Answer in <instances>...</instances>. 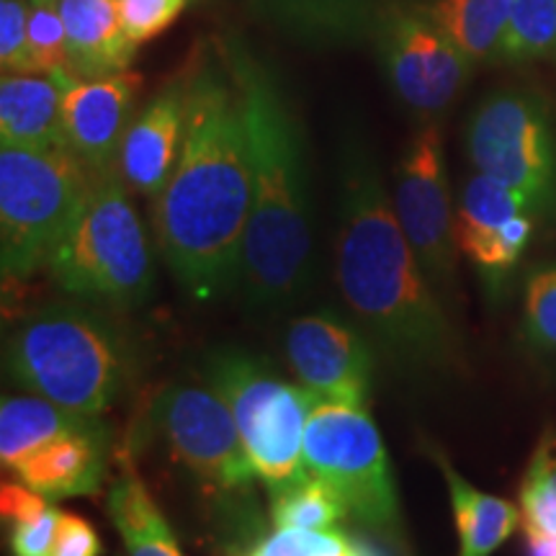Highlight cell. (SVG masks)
<instances>
[{"instance_id":"cell-18","label":"cell","mask_w":556,"mask_h":556,"mask_svg":"<svg viewBox=\"0 0 556 556\" xmlns=\"http://www.w3.org/2000/svg\"><path fill=\"white\" fill-rule=\"evenodd\" d=\"M60 11L75 78L127 73L139 47L124 31L119 0H60Z\"/></svg>"},{"instance_id":"cell-23","label":"cell","mask_w":556,"mask_h":556,"mask_svg":"<svg viewBox=\"0 0 556 556\" xmlns=\"http://www.w3.org/2000/svg\"><path fill=\"white\" fill-rule=\"evenodd\" d=\"M109 516L119 531L127 556H184L168 518L139 477L124 475L111 484Z\"/></svg>"},{"instance_id":"cell-35","label":"cell","mask_w":556,"mask_h":556,"mask_svg":"<svg viewBox=\"0 0 556 556\" xmlns=\"http://www.w3.org/2000/svg\"><path fill=\"white\" fill-rule=\"evenodd\" d=\"M348 556H394L384 544H379L377 539L366 536H348Z\"/></svg>"},{"instance_id":"cell-8","label":"cell","mask_w":556,"mask_h":556,"mask_svg":"<svg viewBox=\"0 0 556 556\" xmlns=\"http://www.w3.org/2000/svg\"><path fill=\"white\" fill-rule=\"evenodd\" d=\"M302 456L304 469L340 497L348 518H356L377 536H400L402 513L392 462L366 409L317 402L304 433Z\"/></svg>"},{"instance_id":"cell-15","label":"cell","mask_w":556,"mask_h":556,"mask_svg":"<svg viewBox=\"0 0 556 556\" xmlns=\"http://www.w3.org/2000/svg\"><path fill=\"white\" fill-rule=\"evenodd\" d=\"M139 83L142 78L129 70L106 78H73L62 83V124L67 148L88 165V170L103 173L116 168Z\"/></svg>"},{"instance_id":"cell-11","label":"cell","mask_w":556,"mask_h":556,"mask_svg":"<svg viewBox=\"0 0 556 556\" xmlns=\"http://www.w3.org/2000/svg\"><path fill=\"white\" fill-rule=\"evenodd\" d=\"M374 41L389 86L415 114L430 116L448 109L475 73V62L417 3L387 9L377 21Z\"/></svg>"},{"instance_id":"cell-16","label":"cell","mask_w":556,"mask_h":556,"mask_svg":"<svg viewBox=\"0 0 556 556\" xmlns=\"http://www.w3.org/2000/svg\"><path fill=\"white\" fill-rule=\"evenodd\" d=\"M189 114V75L165 86L131 119L116 168L129 191L155 201L176 170Z\"/></svg>"},{"instance_id":"cell-6","label":"cell","mask_w":556,"mask_h":556,"mask_svg":"<svg viewBox=\"0 0 556 556\" xmlns=\"http://www.w3.org/2000/svg\"><path fill=\"white\" fill-rule=\"evenodd\" d=\"M93 170L70 148L0 150V266L3 281L50 268L60 240L86 201Z\"/></svg>"},{"instance_id":"cell-2","label":"cell","mask_w":556,"mask_h":556,"mask_svg":"<svg viewBox=\"0 0 556 556\" xmlns=\"http://www.w3.org/2000/svg\"><path fill=\"white\" fill-rule=\"evenodd\" d=\"M225 60L238 83L250 152V214L238 294L258 312L302 302L315 283V219L302 124L276 73L242 41Z\"/></svg>"},{"instance_id":"cell-1","label":"cell","mask_w":556,"mask_h":556,"mask_svg":"<svg viewBox=\"0 0 556 556\" xmlns=\"http://www.w3.org/2000/svg\"><path fill=\"white\" fill-rule=\"evenodd\" d=\"M250 214V152L238 83L225 54L189 75L176 170L155 199V238L180 287L199 302L238 291Z\"/></svg>"},{"instance_id":"cell-34","label":"cell","mask_w":556,"mask_h":556,"mask_svg":"<svg viewBox=\"0 0 556 556\" xmlns=\"http://www.w3.org/2000/svg\"><path fill=\"white\" fill-rule=\"evenodd\" d=\"M523 531H526L528 556H556L554 533L541 531V528H536L533 523H526V520H523Z\"/></svg>"},{"instance_id":"cell-29","label":"cell","mask_w":556,"mask_h":556,"mask_svg":"<svg viewBox=\"0 0 556 556\" xmlns=\"http://www.w3.org/2000/svg\"><path fill=\"white\" fill-rule=\"evenodd\" d=\"M0 67H3V75H34L29 52V0H0Z\"/></svg>"},{"instance_id":"cell-25","label":"cell","mask_w":556,"mask_h":556,"mask_svg":"<svg viewBox=\"0 0 556 556\" xmlns=\"http://www.w3.org/2000/svg\"><path fill=\"white\" fill-rule=\"evenodd\" d=\"M556 52V0H513L497 62L523 65Z\"/></svg>"},{"instance_id":"cell-30","label":"cell","mask_w":556,"mask_h":556,"mask_svg":"<svg viewBox=\"0 0 556 556\" xmlns=\"http://www.w3.org/2000/svg\"><path fill=\"white\" fill-rule=\"evenodd\" d=\"M191 0H119L122 24L131 45L142 47L168 31Z\"/></svg>"},{"instance_id":"cell-12","label":"cell","mask_w":556,"mask_h":556,"mask_svg":"<svg viewBox=\"0 0 556 556\" xmlns=\"http://www.w3.org/2000/svg\"><path fill=\"white\" fill-rule=\"evenodd\" d=\"M394 212L417 261L438 294H448L456 287V238L454 208L448 197L446 155L443 137L435 124H422L409 137L405 152L394 168Z\"/></svg>"},{"instance_id":"cell-28","label":"cell","mask_w":556,"mask_h":556,"mask_svg":"<svg viewBox=\"0 0 556 556\" xmlns=\"http://www.w3.org/2000/svg\"><path fill=\"white\" fill-rule=\"evenodd\" d=\"M348 536L338 531L276 528L250 556H348Z\"/></svg>"},{"instance_id":"cell-24","label":"cell","mask_w":556,"mask_h":556,"mask_svg":"<svg viewBox=\"0 0 556 556\" xmlns=\"http://www.w3.org/2000/svg\"><path fill=\"white\" fill-rule=\"evenodd\" d=\"M270 518L276 528L332 531L340 520L348 518V510L323 479L302 469L270 490Z\"/></svg>"},{"instance_id":"cell-10","label":"cell","mask_w":556,"mask_h":556,"mask_svg":"<svg viewBox=\"0 0 556 556\" xmlns=\"http://www.w3.org/2000/svg\"><path fill=\"white\" fill-rule=\"evenodd\" d=\"M150 417L173 458L214 490L242 492L258 477L238 422L212 387L163 389Z\"/></svg>"},{"instance_id":"cell-20","label":"cell","mask_w":556,"mask_h":556,"mask_svg":"<svg viewBox=\"0 0 556 556\" xmlns=\"http://www.w3.org/2000/svg\"><path fill=\"white\" fill-rule=\"evenodd\" d=\"M435 462L446 477L451 507L456 518L458 556H492L520 523V513L507 500L477 490L435 451Z\"/></svg>"},{"instance_id":"cell-7","label":"cell","mask_w":556,"mask_h":556,"mask_svg":"<svg viewBox=\"0 0 556 556\" xmlns=\"http://www.w3.org/2000/svg\"><path fill=\"white\" fill-rule=\"evenodd\" d=\"M206 384L225 400L255 475L274 490L304 469V433L319 397L289 384L266 361L245 351H217L204 368Z\"/></svg>"},{"instance_id":"cell-3","label":"cell","mask_w":556,"mask_h":556,"mask_svg":"<svg viewBox=\"0 0 556 556\" xmlns=\"http://www.w3.org/2000/svg\"><path fill=\"white\" fill-rule=\"evenodd\" d=\"M336 253L340 294L389 356L415 371H446L456 361L454 328L361 142L345 144L340 165Z\"/></svg>"},{"instance_id":"cell-26","label":"cell","mask_w":556,"mask_h":556,"mask_svg":"<svg viewBox=\"0 0 556 556\" xmlns=\"http://www.w3.org/2000/svg\"><path fill=\"white\" fill-rule=\"evenodd\" d=\"M29 52L34 75H50L60 83L75 78L60 0H29Z\"/></svg>"},{"instance_id":"cell-5","label":"cell","mask_w":556,"mask_h":556,"mask_svg":"<svg viewBox=\"0 0 556 556\" xmlns=\"http://www.w3.org/2000/svg\"><path fill=\"white\" fill-rule=\"evenodd\" d=\"M67 294L109 307L148 302L155 281L152 245L129 201L119 168L93 173V184L50 261Z\"/></svg>"},{"instance_id":"cell-13","label":"cell","mask_w":556,"mask_h":556,"mask_svg":"<svg viewBox=\"0 0 556 556\" xmlns=\"http://www.w3.org/2000/svg\"><path fill=\"white\" fill-rule=\"evenodd\" d=\"M533 217L531 201L503 180L475 173L464 186L454 214L456 248L492 294L505 287L523 258L533 238Z\"/></svg>"},{"instance_id":"cell-19","label":"cell","mask_w":556,"mask_h":556,"mask_svg":"<svg viewBox=\"0 0 556 556\" xmlns=\"http://www.w3.org/2000/svg\"><path fill=\"white\" fill-rule=\"evenodd\" d=\"M0 142L24 150L67 148L62 124V83L50 75H3Z\"/></svg>"},{"instance_id":"cell-4","label":"cell","mask_w":556,"mask_h":556,"mask_svg":"<svg viewBox=\"0 0 556 556\" xmlns=\"http://www.w3.org/2000/svg\"><path fill=\"white\" fill-rule=\"evenodd\" d=\"M131 348L116 325L80 304L34 312L5 340V374L70 413L101 417L131 379Z\"/></svg>"},{"instance_id":"cell-22","label":"cell","mask_w":556,"mask_h":556,"mask_svg":"<svg viewBox=\"0 0 556 556\" xmlns=\"http://www.w3.org/2000/svg\"><path fill=\"white\" fill-rule=\"evenodd\" d=\"M417 5L475 65L497 62L513 0H430Z\"/></svg>"},{"instance_id":"cell-9","label":"cell","mask_w":556,"mask_h":556,"mask_svg":"<svg viewBox=\"0 0 556 556\" xmlns=\"http://www.w3.org/2000/svg\"><path fill=\"white\" fill-rule=\"evenodd\" d=\"M467 152L477 173L513 186L536 214L556 208V139L536 93L497 90L479 103L467 127Z\"/></svg>"},{"instance_id":"cell-32","label":"cell","mask_w":556,"mask_h":556,"mask_svg":"<svg viewBox=\"0 0 556 556\" xmlns=\"http://www.w3.org/2000/svg\"><path fill=\"white\" fill-rule=\"evenodd\" d=\"M50 556H101V539L86 518L60 513L58 536Z\"/></svg>"},{"instance_id":"cell-33","label":"cell","mask_w":556,"mask_h":556,"mask_svg":"<svg viewBox=\"0 0 556 556\" xmlns=\"http://www.w3.org/2000/svg\"><path fill=\"white\" fill-rule=\"evenodd\" d=\"M526 479L528 482L546 486V490L552 492V497L556 500V430L541 438L539 448L533 451L531 464H528Z\"/></svg>"},{"instance_id":"cell-27","label":"cell","mask_w":556,"mask_h":556,"mask_svg":"<svg viewBox=\"0 0 556 556\" xmlns=\"http://www.w3.org/2000/svg\"><path fill=\"white\" fill-rule=\"evenodd\" d=\"M523 338L536 351L556 356V263H546L528 274Z\"/></svg>"},{"instance_id":"cell-31","label":"cell","mask_w":556,"mask_h":556,"mask_svg":"<svg viewBox=\"0 0 556 556\" xmlns=\"http://www.w3.org/2000/svg\"><path fill=\"white\" fill-rule=\"evenodd\" d=\"M60 513L54 505L34 513L29 518L13 520L11 531V554L13 556H50L58 536Z\"/></svg>"},{"instance_id":"cell-21","label":"cell","mask_w":556,"mask_h":556,"mask_svg":"<svg viewBox=\"0 0 556 556\" xmlns=\"http://www.w3.org/2000/svg\"><path fill=\"white\" fill-rule=\"evenodd\" d=\"M101 417L78 415L54 402L26 392L24 397H5L0 405V458L13 469L31 451L65 433L99 426Z\"/></svg>"},{"instance_id":"cell-17","label":"cell","mask_w":556,"mask_h":556,"mask_svg":"<svg viewBox=\"0 0 556 556\" xmlns=\"http://www.w3.org/2000/svg\"><path fill=\"white\" fill-rule=\"evenodd\" d=\"M109 428L99 426L65 433L31 451L13 467V477L47 500L96 495L106 475Z\"/></svg>"},{"instance_id":"cell-14","label":"cell","mask_w":556,"mask_h":556,"mask_svg":"<svg viewBox=\"0 0 556 556\" xmlns=\"http://www.w3.org/2000/svg\"><path fill=\"white\" fill-rule=\"evenodd\" d=\"M287 358L299 384L307 387L319 402H338L366 409L371 397L374 356L366 338L328 312L291 319Z\"/></svg>"}]
</instances>
